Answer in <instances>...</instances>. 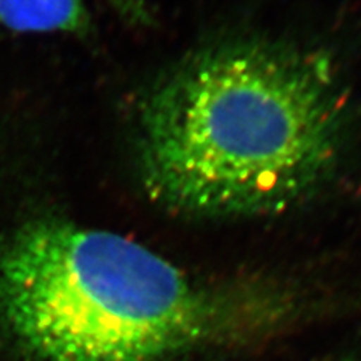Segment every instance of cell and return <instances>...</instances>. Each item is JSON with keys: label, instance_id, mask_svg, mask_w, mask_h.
<instances>
[{"label": "cell", "instance_id": "cell-3", "mask_svg": "<svg viewBox=\"0 0 361 361\" xmlns=\"http://www.w3.org/2000/svg\"><path fill=\"white\" fill-rule=\"evenodd\" d=\"M0 26L14 32H71L89 27L83 0H0Z\"/></svg>", "mask_w": 361, "mask_h": 361}, {"label": "cell", "instance_id": "cell-1", "mask_svg": "<svg viewBox=\"0 0 361 361\" xmlns=\"http://www.w3.org/2000/svg\"><path fill=\"white\" fill-rule=\"evenodd\" d=\"M346 122L324 51L252 38L214 44L143 97L142 184L157 205L187 216L285 211L331 175Z\"/></svg>", "mask_w": 361, "mask_h": 361}, {"label": "cell", "instance_id": "cell-2", "mask_svg": "<svg viewBox=\"0 0 361 361\" xmlns=\"http://www.w3.org/2000/svg\"><path fill=\"white\" fill-rule=\"evenodd\" d=\"M232 316L116 233L47 217L0 248V319L38 361H169L231 331Z\"/></svg>", "mask_w": 361, "mask_h": 361}]
</instances>
